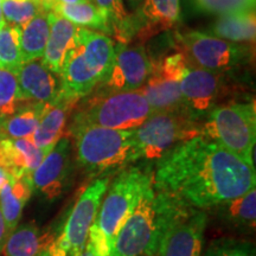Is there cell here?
<instances>
[{"label": "cell", "instance_id": "13", "mask_svg": "<svg viewBox=\"0 0 256 256\" xmlns=\"http://www.w3.org/2000/svg\"><path fill=\"white\" fill-rule=\"evenodd\" d=\"M208 220L206 210L178 203L160 241L156 256H202Z\"/></svg>", "mask_w": 256, "mask_h": 256}, {"label": "cell", "instance_id": "12", "mask_svg": "<svg viewBox=\"0 0 256 256\" xmlns=\"http://www.w3.org/2000/svg\"><path fill=\"white\" fill-rule=\"evenodd\" d=\"M151 74L145 84L138 90L145 96L153 114L183 112L180 81L184 70L188 66L184 54L176 48L174 52L156 60H151Z\"/></svg>", "mask_w": 256, "mask_h": 256}, {"label": "cell", "instance_id": "40", "mask_svg": "<svg viewBox=\"0 0 256 256\" xmlns=\"http://www.w3.org/2000/svg\"><path fill=\"white\" fill-rule=\"evenodd\" d=\"M4 136V132H2V119H0V138Z\"/></svg>", "mask_w": 256, "mask_h": 256}, {"label": "cell", "instance_id": "39", "mask_svg": "<svg viewBox=\"0 0 256 256\" xmlns=\"http://www.w3.org/2000/svg\"><path fill=\"white\" fill-rule=\"evenodd\" d=\"M5 24L4 17H2V0H0V26Z\"/></svg>", "mask_w": 256, "mask_h": 256}, {"label": "cell", "instance_id": "29", "mask_svg": "<svg viewBox=\"0 0 256 256\" xmlns=\"http://www.w3.org/2000/svg\"><path fill=\"white\" fill-rule=\"evenodd\" d=\"M19 36L20 28L6 23L0 26V69L17 74L24 64L22 60Z\"/></svg>", "mask_w": 256, "mask_h": 256}, {"label": "cell", "instance_id": "36", "mask_svg": "<svg viewBox=\"0 0 256 256\" xmlns=\"http://www.w3.org/2000/svg\"><path fill=\"white\" fill-rule=\"evenodd\" d=\"M92 2V0H52V2H60V4H78V2Z\"/></svg>", "mask_w": 256, "mask_h": 256}, {"label": "cell", "instance_id": "3", "mask_svg": "<svg viewBox=\"0 0 256 256\" xmlns=\"http://www.w3.org/2000/svg\"><path fill=\"white\" fill-rule=\"evenodd\" d=\"M75 139L76 166L89 177L115 174L140 162L134 130H110L92 124L66 128Z\"/></svg>", "mask_w": 256, "mask_h": 256}, {"label": "cell", "instance_id": "31", "mask_svg": "<svg viewBox=\"0 0 256 256\" xmlns=\"http://www.w3.org/2000/svg\"><path fill=\"white\" fill-rule=\"evenodd\" d=\"M25 102L16 74L0 69V119L11 116Z\"/></svg>", "mask_w": 256, "mask_h": 256}, {"label": "cell", "instance_id": "22", "mask_svg": "<svg viewBox=\"0 0 256 256\" xmlns=\"http://www.w3.org/2000/svg\"><path fill=\"white\" fill-rule=\"evenodd\" d=\"M50 31L42 62L48 69L60 75L66 51L72 46L78 26L55 12L49 11Z\"/></svg>", "mask_w": 256, "mask_h": 256}, {"label": "cell", "instance_id": "33", "mask_svg": "<svg viewBox=\"0 0 256 256\" xmlns=\"http://www.w3.org/2000/svg\"><path fill=\"white\" fill-rule=\"evenodd\" d=\"M196 8L202 12L226 14L232 12L255 10L256 0H194Z\"/></svg>", "mask_w": 256, "mask_h": 256}, {"label": "cell", "instance_id": "1", "mask_svg": "<svg viewBox=\"0 0 256 256\" xmlns=\"http://www.w3.org/2000/svg\"><path fill=\"white\" fill-rule=\"evenodd\" d=\"M255 185L254 168L204 136L176 146L154 162L153 188L194 209L210 210Z\"/></svg>", "mask_w": 256, "mask_h": 256}, {"label": "cell", "instance_id": "28", "mask_svg": "<svg viewBox=\"0 0 256 256\" xmlns=\"http://www.w3.org/2000/svg\"><path fill=\"white\" fill-rule=\"evenodd\" d=\"M92 2L104 12L112 36L116 38L119 43H130V14L124 8V0H92Z\"/></svg>", "mask_w": 256, "mask_h": 256}, {"label": "cell", "instance_id": "37", "mask_svg": "<svg viewBox=\"0 0 256 256\" xmlns=\"http://www.w3.org/2000/svg\"><path fill=\"white\" fill-rule=\"evenodd\" d=\"M78 256H95V255H94V252H92L90 247H89V246L87 244V243H86V247H84V249H83L82 252H81V254H80Z\"/></svg>", "mask_w": 256, "mask_h": 256}, {"label": "cell", "instance_id": "19", "mask_svg": "<svg viewBox=\"0 0 256 256\" xmlns=\"http://www.w3.org/2000/svg\"><path fill=\"white\" fill-rule=\"evenodd\" d=\"M46 156L30 139L0 138V168L14 178L31 176Z\"/></svg>", "mask_w": 256, "mask_h": 256}, {"label": "cell", "instance_id": "38", "mask_svg": "<svg viewBox=\"0 0 256 256\" xmlns=\"http://www.w3.org/2000/svg\"><path fill=\"white\" fill-rule=\"evenodd\" d=\"M142 2H144V0H127L128 4H130V8H136L138 6L142 5Z\"/></svg>", "mask_w": 256, "mask_h": 256}, {"label": "cell", "instance_id": "8", "mask_svg": "<svg viewBox=\"0 0 256 256\" xmlns=\"http://www.w3.org/2000/svg\"><path fill=\"white\" fill-rule=\"evenodd\" d=\"M174 46L184 54L188 66L214 72L232 74L250 63L252 57L249 44L222 40L206 32H176Z\"/></svg>", "mask_w": 256, "mask_h": 256}, {"label": "cell", "instance_id": "11", "mask_svg": "<svg viewBox=\"0 0 256 256\" xmlns=\"http://www.w3.org/2000/svg\"><path fill=\"white\" fill-rule=\"evenodd\" d=\"M230 75L232 74L186 66L180 81L184 113L192 120L203 124L206 115L234 92L235 84Z\"/></svg>", "mask_w": 256, "mask_h": 256}, {"label": "cell", "instance_id": "9", "mask_svg": "<svg viewBox=\"0 0 256 256\" xmlns=\"http://www.w3.org/2000/svg\"><path fill=\"white\" fill-rule=\"evenodd\" d=\"M134 132L140 160L154 164L176 146L200 136L202 124L182 110L162 112L152 114Z\"/></svg>", "mask_w": 256, "mask_h": 256}, {"label": "cell", "instance_id": "2", "mask_svg": "<svg viewBox=\"0 0 256 256\" xmlns=\"http://www.w3.org/2000/svg\"><path fill=\"white\" fill-rule=\"evenodd\" d=\"M154 164L142 162L115 174L89 229L87 244L95 256H112L114 240L121 226L152 186Z\"/></svg>", "mask_w": 256, "mask_h": 256}, {"label": "cell", "instance_id": "15", "mask_svg": "<svg viewBox=\"0 0 256 256\" xmlns=\"http://www.w3.org/2000/svg\"><path fill=\"white\" fill-rule=\"evenodd\" d=\"M72 140L63 136L31 174L34 194L48 202H55L72 186Z\"/></svg>", "mask_w": 256, "mask_h": 256}, {"label": "cell", "instance_id": "26", "mask_svg": "<svg viewBox=\"0 0 256 256\" xmlns=\"http://www.w3.org/2000/svg\"><path fill=\"white\" fill-rule=\"evenodd\" d=\"M50 11L55 12L66 20L72 22L76 26L90 28L92 31H100L104 34H110L107 19L104 12L92 2H78V4H60L52 2Z\"/></svg>", "mask_w": 256, "mask_h": 256}, {"label": "cell", "instance_id": "32", "mask_svg": "<svg viewBox=\"0 0 256 256\" xmlns=\"http://www.w3.org/2000/svg\"><path fill=\"white\" fill-rule=\"evenodd\" d=\"M202 256H256L254 244L248 241L220 238L211 242Z\"/></svg>", "mask_w": 256, "mask_h": 256}, {"label": "cell", "instance_id": "17", "mask_svg": "<svg viewBox=\"0 0 256 256\" xmlns=\"http://www.w3.org/2000/svg\"><path fill=\"white\" fill-rule=\"evenodd\" d=\"M16 76L19 90L26 102L52 104L62 94L60 78L48 69L42 60L24 63Z\"/></svg>", "mask_w": 256, "mask_h": 256}, {"label": "cell", "instance_id": "25", "mask_svg": "<svg viewBox=\"0 0 256 256\" xmlns=\"http://www.w3.org/2000/svg\"><path fill=\"white\" fill-rule=\"evenodd\" d=\"M50 31L49 11H42L20 28L19 44L23 63L40 60L46 51Z\"/></svg>", "mask_w": 256, "mask_h": 256}, {"label": "cell", "instance_id": "7", "mask_svg": "<svg viewBox=\"0 0 256 256\" xmlns=\"http://www.w3.org/2000/svg\"><path fill=\"white\" fill-rule=\"evenodd\" d=\"M255 168V102L230 101L216 106L202 124V133Z\"/></svg>", "mask_w": 256, "mask_h": 256}, {"label": "cell", "instance_id": "20", "mask_svg": "<svg viewBox=\"0 0 256 256\" xmlns=\"http://www.w3.org/2000/svg\"><path fill=\"white\" fill-rule=\"evenodd\" d=\"M56 235L55 229L42 230L34 222L17 226L10 234L4 256H49V248Z\"/></svg>", "mask_w": 256, "mask_h": 256}, {"label": "cell", "instance_id": "21", "mask_svg": "<svg viewBox=\"0 0 256 256\" xmlns=\"http://www.w3.org/2000/svg\"><path fill=\"white\" fill-rule=\"evenodd\" d=\"M220 222L226 228L240 232H252L256 222V188L242 196L224 202L212 209Z\"/></svg>", "mask_w": 256, "mask_h": 256}, {"label": "cell", "instance_id": "10", "mask_svg": "<svg viewBox=\"0 0 256 256\" xmlns=\"http://www.w3.org/2000/svg\"><path fill=\"white\" fill-rule=\"evenodd\" d=\"M113 174L98 177L89 184L75 202L49 248V256H78L86 247L89 229Z\"/></svg>", "mask_w": 256, "mask_h": 256}, {"label": "cell", "instance_id": "14", "mask_svg": "<svg viewBox=\"0 0 256 256\" xmlns=\"http://www.w3.org/2000/svg\"><path fill=\"white\" fill-rule=\"evenodd\" d=\"M151 70V58L142 44L119 43L107 78L92 92L104 95L138 90L146 83Z\"/></svg>", "mask_w": 256, "mask_h": 256}, {"label": "cell", "instance_id": "24", "mask_svg": "<svg viewBox=\"0 0 256 256\" xmlns=\"http://www.w3.org/2000/svg\"><path fill=\"white\" fill-rule=\"evenodd\" d=\"M208 34L235 43L254 42L256 34L255 10L220 14Z\"/></svg>", "mask_w": 256, "mask_h": 256}, {"label": "cell", "instance_id": "27", "mask_svg": "<svg viewBox=\"0 0 256 256\" xmlns=\"http://www.w3.org/2000/svg\"><path fill=\"white\" fill-rule=\"evenodd\" d=\"M48 104L25 102L11 116L2 119L4 136L12 139H30L36 132Z\"/></svg>", "mask_w": 256, "mask_h": 256}, {"label": "cell", "instance_id": "35", "mask_svg": "<svg viewBox=\"0 0 256 256\" xmlns=\"http://www.w3.org/2000/svg\"><path fill=\"white\" fill-rule=\"evenodd\" d=\"M12 176H10L8 172L5 171L4 168H0V191H2V186H4V185L8 183V179L11 178Z\"/></svg>", "mask_w": 256, "mask_h": 256}, {"label": "cell", "instance_id": "5", "mask_svg": "<svg viewBox=\"0 0 256 256\" xmlns=\"http://www.w3.org/2000/svg\"><path fill=\"white\" fill-rule=\"evenodd\" d=\"M177 206V200L156 190L152 184L116 234L112 256H156Z\"/></svg>", "mask_w": 256, "mask_h": 256}, {"label": "cell", "instance_id": "6", "mask_svg": "<svg viewBox=\"0 0 256 256\" xmlns=\"http://www.w3.org/2000/svg\"><path fill=\"white\" fill-rule=\"evenodd\" d=\"M152 114L139 90L104 95L90 92L75 106L68 127L92 124L110 130H136Z\"/></svg>", "mask_w": 256, "mask_h": 256}, {"label": "cell", "instance_id": "4", "mask_svg": "<svg viewBox=\"0 0 256 256\" xmlns=\"http://www.w3.org/2000/svg\"><path fill=\"white\" fill-rule=\"evenodd\" d=\"M114 51L113 40L107 34L78 28L60 72L63 94L78 100L90 94L107 78Z\"/></svg>", "mask_w": 256, "mask_h": 256}, {"label": "cell", "instance_id": "16", "mask_svg": "<svg viewBox=\"0 0 256 256\" xmlns=\"http://www.w3.org/2000/svg\"><path fill=\"white\" fill-rule=\"evenodd\" d=\"M180 19V0H144L130 16L132 40H146L174 26Z\"/></svg>", "mask_w": 256, "mask_h": 256}, {"label": "cell", "instance_id": "30", "mask_svg": "<svg viewBox=\"0 0 256 256\" xmlns=\"http://www.w3.org/2000/svg\"><path fill=\"white\" fill-rule=\"evenodd\" d=\"M2 11L6 24L22 28L34 16L48 10L40 0H2Z\"/></svg>", "mask_w": 256, "mask_h": 256}, {"label": "cell", "instance_id": "34", "mask_svg": "<svg viewBox=\"0 0 256 256\" xmlns=\"http://www.w3.org/2000/svg\"><path fill=\"white\" fill-rule=\"evenodd\" d=\"M10 234L11 232H10L8 224H6L4 216H2V209H0V252H2V249H4V246L6 241H8Z\"/></svg>", "mask_w": 256, "mask_h": 256}, {"label": "cell", "instance_id": "18", "mask_svg": "<svg viewBox=\"0 0 256 256\" xmlns=\"http://www.w3.org/2000/svg\"><path fill=\"white\" fill-rule=\"evenodd\" d=\"M80 100L63 94L52 104H48L36 132L30 138L32 142L48 154L66 133L69 118Z\"/></svg>", "mask_w": 256, "mask_h": 256}, {"label": "cell", "instance_id": "23", "mask_svg": "<svg viewBox=\"0 0 256 256\" xmlns=\"http://www.w3.org/2000/svg\"><path fill=\"white\" fill-rule=\"evenodd\" d=\"M32 194L31 176H24L22 178L11 177L0 191V209L8 224L10 232L17 228L25 206Z\"/></svg>", "mask_w": 256, "mask_h": 256}]
</instances>
